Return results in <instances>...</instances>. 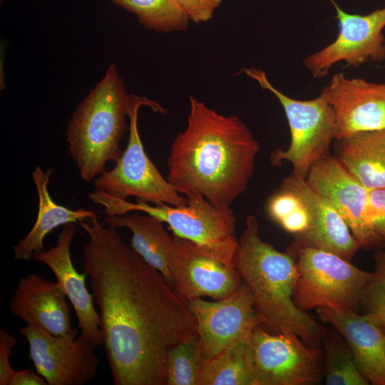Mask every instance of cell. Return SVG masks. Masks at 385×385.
Segmentation results:
<instances>
[{"mask_svg": "<svg viewBox=\"0 0 385 385\" xmlns=\"http://www.w3.org/2000/svg\"><path fill=\"white\" fill-rule=\"evenodd\" d=\"M197 324L203 358L207 361L262 325L249 287L241 284L227 297L213 302L197 298L187 302Z\"/></svg>", "mask_w": 385, "mask_h": 385, "instance_id": "4fadbf2b", "label": "cell"}, {"mask_svg": "<svg viewBox=\"0 0 385 385\" xmlns=\"http://www.w3.org/2000/svg\"><path fill=\"white\" fill-rule=\"evenodd\" d=\"M54 171L51 168L43 170L41 165H36L32 173V179L38 197V214L31 230L13 246L16 260H30L33 254L44 250L43 241L46 236L58 227L97 216L91 210H73L53 201L48 190V185Z\"/></svg>", "mask_w": 385, "mask_h": 385, "instance_id": "ffe728a7", "label": "cell"}, {"mask_svg": "<svg viewBox=\"0 0 385 385\" xmlns=\"http://www.w3.org/2000/svg\"><path fill=\"white\" fill-rule=\"evenodd\" d=\"M66 297L57 282L32 273L19 279L9 309L26 326L41 327L55 336H76Z\"/></svg>", "mask_w": 385, "mask_h": 385, "instance_id": "ac0fdd59", "label": "cell"}, {"mask_svg": "<svg viewBox=\"0 0 385 385\" xmlns=\"http://www.w3.org/2000/svg\"><path fill=\"white\" fill-rule=\"evenodd\" d=\"M46 381L30 369L15 371L8 385H46Z\"/></svg>", "mask_w": 385, "mask_h": 385, "instance_id": "1f68e13d", "label": "cell"}, {"mask_svg": "<svg viewBox=\"0 0 385 385\" xmlns=\"http://www.w3.org/2000/svg\"><path fill=\"white\" fill-rule=\"evenodd\" d=\"M76 232L73 223L63 225L56 245L33 254L31 260L46 265L53 272L73 307L80 336L97 346L103 344L100 315L94 307L93 294L86 287V274L76 270L71 259V246Z\"/></svg>", "mask_w": 385, "mask_h": 385, "instance_id": "e0dca14e", "label": "cell"}, {"mask_svg": "<svg viewBox=\"0 0 385 385\" xmlns=\"http://www.w3.org/2000/svg\"><path fill=\"white\" fill-rule=\"evenodd\" d=\"M366 214L371 227L385 242V188L369 191Z\"/></svg>", "mask_w": 385, "mask_h": 385, "instance_id": "f1b7e54d", "label": "cell"}, {"mask_svg": "<svg viewBox=\"0 0 385 385\" xmlns=\"http://www.w3.org/2000/svg\"><path fill=\"white\" fill-rule=\"evenodd\" d=\"M185 204L173 206L150 205L136 200L130 202L97 192L94 202L103 207L107 216L120 215L139 211L168 225L175 235L188 239L229 265L238 243L235 236L236 219L228 207L212 205L201 195L186 197Z\"/></svg>", "mask_w": 385, "mask_h": 385, "instance_id": "5b68a950", "label": "cell"}, {"mask_svg": "<svg viewBox=\"0 0 385 385\" xmlns=\"http://www.w3.org/2000/svg\"><path fill=\"white\" fill-rule=\"evenodd\" d=\"M280 188L296 194L303 202L310 217L309 227L294 235V247H309L333 252L351 261L361 248L346 222L338 211L312 190L305 178L291 174Z\"/></svg>", "mask_w": 385, "mask_h": 385, "instance_id": "2e32d148", "label": "cell"}, {"mask_svg": "<svg viewBox=\"0 0 385 385\" xmlns=\"http://www.w3.org/2000/svg\"><path fill=\"white\" fill-rule=\"evenodd\" d=\"M309 186L326 199L346 222L361 248L379 250L385 242L367 219L369 191L338 160L329 155L315 163L306 178Z\"/></svg>", "mask_w": 385, "mask_h": 385, "instance_id": "5bb4252c", "label": "cell"}, {"mask_svg": "<svg viewBox=\"0 0 385 385\" xmlns=\"http://www.w3.org/2000/svg\"><path fill=\"white\" fill-rule=\"evenodd\" d=\"M295 257L297 278L293 299L303 312L321 307L358 312L372 272L333 252L309 247L288 248Z\"/></svg>", "mask_w": 385, "mask_h": 385, "instance_id": "52a82bcc", "label": "cell"}, {"mask_svg": "<svg viewBox=\"0 0 385 385\" xmlns=\"http://www.w3.org/2000/svg\"><path fill=\"white\" fill-rule=\"evenodd\" d=\"M36 372L48 385H83L96 378L99 358L81 336H55L36 326L19 329Z\"/></svg>", "mask_w": 385, "mask_h": 385, "instance_id": "8fae6325", "label": "cell"}, {"mask_svg": "<svg viewBox=\"0 0 385 385\" xmlns=\"http://www.w3.org/2000/svg\"><path fill=\"white\" fill-rule=\"evenodd\" d=\"M142 106L150 108L154 113H166L154 101L130 94L127 145L114 167L95 178L93 185L98 191L122 200L134 197L152 205H183L186 197L163 178L145 150L138 127V111Z\"/></svg>", "mask_w": 385, "mask_h": 385, "instance_id": "ba28073f", "label": "cell"}, {"mask_svg": "<svg viewBox=\"0 0 385 385\" xmlns=\"http://www.w3.org/2000/svg\"><path fill=\"white\" fill-rule=\"evenodd\" d=\"M325 87L334 115L335 140L385 130V82L349 78L337 73Z\"/></svg>", "mask_w": 385, "mask_h": 385, "instance_id": "9a60e30c", "label": "cell"}, {"mask_svg": "<svg viewBox=\"0 0 385 385\" xmlns=\"http://www.w3.org/2000/svg\"><path fill=\"white\" fill-rule=\"evenodd\" d=\"M250 336L205 361L199 385H255Z\"/></svg>", "mask_w": 385, "mask_h": 385, "instance_id": "603a6c76", "label": "cell"}, {"mask_svg": "<svg viewBox=\"0 0 385 385\" xmlns=\"http://www.w3.org/2000/svg\"><path fill=\"white\" fill-rule=\"evenodd\" d=\"M304 206L302 200L294 192L279 188L273 194L267 203L269 216L279 225L287 217L295 213Z\"/></svg>", "mask_w": 385, "mask_h": 385, "instance_id": "83f0119b", "label": "cell"}, {"mask_svg": "<svg viewBox=\"0 0 385 385\" xmlns=\"http://www.w3.org/2000/svg\"><path fill=\"white\" fill-rule=\"evenodd\" d=\"M205 361L198 337L178 342L166 358V385H199Z\"/></svg>", "mask_w": 385, "mask_h": 385, "instance_id": "484cf974", "label": "cell"}, {"mask_svg": "<svg viewBox=\"0 0 385 385\" xmlns=\"http://www.w3.org/2000/svg\"><path fill=\"white\" fill-rule=\"evenodd\" d=\"M257 326L250 336L255 385H309L321 381L322 351L294 332L271 334Z\"/></svg>", "mask_w": 385, "mask_h": 385, "instance_id": "9c48e42d", "label": "cell"}, {"mask_svg": "<svg viewBox=\"0 0 385 385\" xmlns=\"http://www.w3.org/2000/svg\"><path fill=\"white\" fill-rule=\"evenodd\" d=\"M240 72L272 93L286 115L290 143L286 150L277 148L271 153V163L279 165L283 161H288L292 165V175L306 178L315 163L330 155V145L335 140L334 115L326 87L314 98L297 100L276 88L265 71L260 68H245Z\"/></svg>", "mask_w": 385, "mask_h": 385, "instance_id": "8992f818", "label": "cell"}, {"mask_svg": "<svg viewBox=\"0 0 385 385\" xmlns=\"http://www.w3.org/2000/svg\"><path fill=\"white\" fill-rule=\"evenodd\" d=\"M130 97L117 66L111 64L73 113L66 142L83 180L93 181L106 170L108 162L115 163L120 157Z\"/></svg>", "mask_w": 385, "mask_h": 385, "instance_id": "277c9868", "label": "cell"}, {"mask_svg": "<svg viewBox=\"0 0 385 385\" xmlns=\"http://www.w3.org/2000/svg\"><path fill=\"white\" fill-rule=\"evenodd\" d=\"M374 260L371 277L361 294V308L385 334V247L375 250Z\"/></svg>", "mask_w": 385, "mask_h": 385, "instance_id": "4316f807", "label": "cell"}, {"mask_svg": "<svg viewBox=\"0 0 385 385\" xmlns=\"http://www.w3.org/2000/svg\"><path fill=\"white\" fill-rule=\"evenodd\" d=\"M336 158L368 190L385 188V130L336 140Z\"/></svg>", "mask_w": 385, "mask_h": 385, "instance_id": "44dd1931", "label": "cell"}, {"mask_svg": "<svg viewBox=\"0 0 385 385\" xmlns=\"http://www.w3.org/2000/svg\"><path fill=\"white\" fill-rule=\"evenodd\" d=\"M190 21L202 23L210 21L222 0H177Z\"/></svg>", "mask_w": 385, "mask_h": 385, "instance_id": "f546056e", "label": "cell"}, {"mask_svg": "<svg viewBox=\"0 0 385 385\" xmlns=\"http://www.w3.org/2000/svg\"><path fill=\"white\" fill-rule=\"evenodd\" d=\"M233 265L253 294L262 325L274 333L289 329L307 344L320 347L327 327L299 309L293 299L297 278L294 253L280 252L262 240L253 215L246 217Z\"/></svg>", "mask_w": 385, "mask_h": 385, "instance_id": "3957f363", "label": "cell"}, {"mask_svg": "<svg viewBox=\"0 0 385 385\" xmlns=\"http://www.w3.org/2000/svg\"><path fill=\"white\" fill-rule=\"evenodd\" d=\"M187 125L173 140L168 180L185 197L201 195L220 207L247 189L260 143L236 115H224L189 97Z\"/></svg>", "mask_w": 385, "mask_h": 385, "instance_id": "7a4b0ae2", "label": "cell"}, {"mask_svg": "<svg viewBox=\"0 0 385 385\" xmlns=\"http://www.w3.org/2000/svg\"><path fill=\"white\" fill-rule=\"evenodd\" d=\"M336 11L339 34L335 40L307 56L303 64L315 78L325 76L339 62L357 67L367 61L385 59V6L364 14H350L329 0Z\"/></svg>", "mask_w": 385, "mask_h": 385, "instance_id": "30bf717a", "label": "cell"}, {"mask_svg": "<svg viewBox=\"0 0 385 385\" xmlns=\"http://www.w3.org/2000/svg\"><path fill=\"white\" fill-rule=\"evenodd\" d=\"M135 14L139 23L158 32L183 31L190 21L177 0H111Z\"/></svg>", "mask_w": 385, "mask_h": 385, "instance_id": "d4e9b609", "label": "cell"}, {"mask_svg": "<svg viewBox=\"0 0 385 385\" xmlns=\"http://www.w3.org/2000/svg\"><path fill=\"white\" fill-rule=\"evenodd\" d=\"M104 222L118 228L130 230L132 232L130 246L147 263L158 270L173 287L168 255L173 236L168 232L163 222L144 212L106 215Z\"/></svg>", "mask_w": 385, "mask_h": 385, "instance_id": "7402d4cb", "label": "cell"}, {"mask_svg": "<svg viewBox=\"0 0 385 385\" xmlns=\"http://www.w3.org/2000/svg\"><path fill=\"white\" fill-rule=\"evenodd\" d=\"M16 338L4 329H0V385H8L15 372L10 364L13 349L16 344Z\"/></svg>", "mask_w": 385, "mask_h": 385, "instance_id": "4dcf8cb0", "label": "cell"}, {"mask_svg": "<svg viewBox=\"0 0 385 385\" xmlns=\"http://www.w3.org/2000/svg\"><path fill=\"white\" fill-rule=\"evenodd\" d=\"M168 265L173 287L186 302L210 297L220 300L242 284L234 265H229L193 242L173 235Z\"/></svg>", "mask_w": 385, "mask_h": 385, "instance_id": "7c38bea8", "label": "cell"}, {"mask_svg": "<svg viewBox=\"0 0 385 385\" xmlns=\"http://www.w3.org/2000/svg\"><path fill=\"white\" fill-rule=\"evenodd\" d=\"M324 347L323 374L327 385H368V380L359 372L352 353L340 333L327 328Z\"/></svg>", "mask_w": 385, "mask_h": 385, "instance_id": "cb8c5ba5", "label": "cell"}, {"mask_svg": "<svg viewBox=\"0 0 385 385\" xmlns=\"http://www.w3.org/2000/svg\"><path fill=\"white\" fill-rule=\"evenodd\" d=\"M347 343L359 372L374 385H385V334L366 314L329 307L317 309Z\"/></svg>", "mask_w": 385, "mask_h": 385, "instance_id": "d6986e66", "label": "cell"}, {"mask_svg": "<svg viewBox=\"0 0 385 385\" xmlns=\"http://www.w3.org/2000/svg\"><path fill=\"white\" fill-rule=\"evenodd\" d=\"M83 249L99 308L103 345L115 385H166L165 361L178 342L197 337L195 319L156 269L126 245L118 227L98 216L79 222Z\"/></svg>", "mask_w": 385, "mask_h": 385, "instance_id": "6da1fadb", "label": "cell"}]
</instances>
